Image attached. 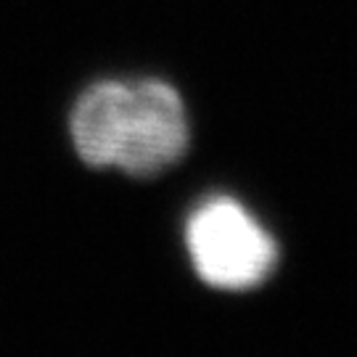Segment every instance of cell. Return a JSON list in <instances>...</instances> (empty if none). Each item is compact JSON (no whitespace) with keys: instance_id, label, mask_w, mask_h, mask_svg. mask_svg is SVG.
<instances>
[{"instance_id":"1","label":"cell","mask_w":357,"mask_h":357,"mask_svg":"<svg viewBox=\"0 0 357 357\" xmlns=\"http://www.w3.org/2000/svg\"><path fill=\"white\" fill-rule=\"evenodd\" d=\"M77 153L96 169L151 178L175 167L191 146L185 101L165 79H98L69 116Z\"/></svg>"},{"instance_id":"2","label":"cell","mask_w":357,"mask_h":357,"mask_svg":"<svg viewBox=\"0 0 357 357\" xmlns=\"http://www.w3.org/2000/svg\"><path fill=\"white\" fill-rule=\"evenodd\" d=\"M183 241L196 275L220 291H252L278 265V241L268 225L230 193H212L193 206Z\"/></svg>"}]
</instances>
